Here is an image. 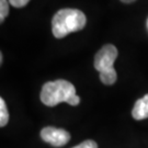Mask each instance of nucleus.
<instances>
[{"mask_svg":"<svg viewBox=\"0 0 148 148\" xmlns=\"http://www.w3.org/2000/svg\"><path fill=\"white\" fill-rule=\"evenodd\" d=\"M85 13L78 9H60L52 19V32L56 38H63L70 33L81 31L86 27Z\"/></svg>","mask_w":148,"mask_h":148,"instance_id":"f257e3e1","label":"nucleus"},{"mask_svg":"<svg viewBox=\"0 0 148 148\" xmlns=\"http://www.w3.org/2000/svg\"><path fill=\"white\" fill-rule=\"evenodd\" d=\"M75 95H77L75 86L67 80L58 79L55 81H48L43 86L40 97L45 106H55L62 102L68 103L69 100Z\"/></svg>","mask_w":148,"mask_h":148,"instance_id":"f03ea898","label":"nucleus"},{"mask_svg":"<svg viewBox=\"0 0 148 148\" xmlns=\"http://www.w3.org/2000/svg\"><path fill=\"white\" fill-rule=\"evenodd\" d=\"M117 55L116 47L112 44H106L95 56V68L100 73V80L106 86H111L116 81L117 75L114 69V62Z\"/></svg>","mask_w":148,"mask_h":148,"instance_id":"7ed1b4c3","label":"nucleus"},{"mask_svg":"<svg viewBox=\"0 0 148 148\" xmlns=\"http://www.w3.org/2000/svg\"><path fill=\"white\" fill-rule=\"evenodd\" d=\"M41 137L44 142L53 145L54 147H62L69 142L70 134L63 128L48 126L41 131Z\"/></svg>","mask_w":148,"mask_h":148,"instance_id":"20e7f679","label":"nucleus"},{"mask_svg":"<svg viewBox=\"0 0 148 148\" xmlns=\"http://www.w3.org/2000/svg\"><path fill=\"white\" fill-rule=\"evenodd\" d=\"M132 115L137 121L148 119V93L135 102L132 110Z\"/></svg>","mask_w":148,"mask_h":148,"instance_id":"39448f33","label":"nucleus"},{"mask_svg":"<svg viewBox=\"0 0 148 148\" xmlns=\"http://www.w3.org/2000/svg\"><path fill=\"white\" fill-rule=\"evenodd\" d=\"M8 121H9V112H8L5 100L1 98L0 99V126H5L8 124Z\"/></svg>","mask_w":148,"mask_h":148,"instance_id":"423d86ee","label":"nucleus"},{"mask_svg":"<svg viewBox=\"0 0 148 148\" xmlns=\"http://www.w3.org/2000/svg\"><path fill=\"white\" fill-rule=\"evenodd\" d=\"M9 0H0V22L5 21L7 16L9 14Z\"/></svg>","mask_w":148,"mask_h":148,"instance_id":"0eeeda50","label":"nucleus"},{"mask_svg":"<svg viewBox=\"0 0 148 148\" xmlns=\"http://www.w3.org/2000/svg\"><path fill=\"white\" fill-rule=\"evenodd\" d=\"M73 148H98V145L93 140L88 139V140H85V142H82L81 144H79V145H77V146H75Z\"/></svg>","mask_w":148,"mask_h":148,"instance_id":"6e6552de","label":"nucleus"},{"mask_svg":"<svg viewBox=\"0 0 148 148\" xmlns=\"http://www.w3.org/2000/svg\"><path fill=\"white\" fill-rule=\"evenodd\" d=\"M10 5H13L14 8H23L30 2V0H9Z\"/></svg>","mask_w":148,"mask_h":148,"instance_id":"1a4fd4ad","label":"nucleus"},{"mask_svg":"<svg viewBox=\"0 0 148 148\" xmlns=\"http://www.w3.org/2000/svg\"><path fill=\"white\" fill-rule=\"evenodd\" d=\"M122 2H124V3H131V2H134L135 0H121Z\"/></svg>","mask_w":148,"mask_h":148,"instance_id":"9d476101","label":"nucleus"},{"mask_svg":"<svg viewBox=\"0 0 148 148\" xmlns=\"http://www.w3.org/2000/svg\"><path fill=\"white\" fill-rule=\"evenodd\" d=\"M147 29H148V19H147Z\"/></svg>","mask_w":148,"mask_h":148,"instance_id":"9b49d317","label":"nucleus"}]
</instances>
